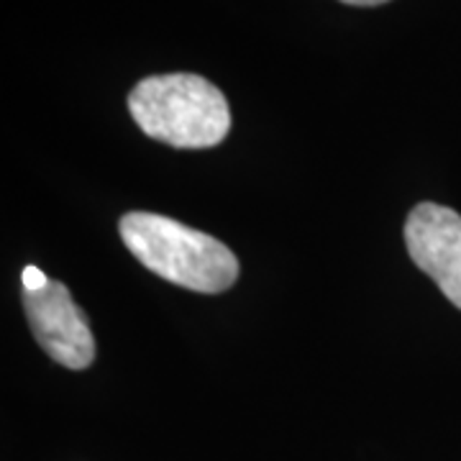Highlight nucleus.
<instances>
[{
    "instance_id": "nucleus-1",
    "label": "nucleus",
    "mask_w": 461,
    "mask_h": 461,
    "mask_svg": "<svg viewBox=\"0 0 461 461\" xmlns=\"http://www.w3.org/2000/svg\"><path fill=\"white\" fill-rule=\"evenodd\" d=\"M118 230L149 272L185 290L218 295L239 280V259L223 241L175 218L139 211L123 215Z\"/></svg>"
},
{
    "instance_id": "nucleus-2",
    "label": "nucleus",
    "mask_w": 461,
    "mask_h": 461,
    "mask_svg": "<svg viewBox=\"0 0 461 461\" xmlns=\"http://www.w3.org/2000/svg\"><path fill=\"white\" fill-rule=\"evenodd\" d=\"M129 111L141 131L175 149H208L230 129L226 95L200 75H154L136 85Z\"/></svg>"
},
{
    "instance_id": "nucleus-3",
    "label": "nucleus",
    "mask_w": 461,
    "mask_h": 461,
    "mask_svg": "<svg viewBox=\"0 0 461 461\" xmlns=\"http://www.w3.org/2000/svg\"><path fill=\"white\" fill-rule=\"evenodd\" d=\"M23 311L50 359L67 369H85L95 362L90 323L62 282L47 280L36 290H23Z\"/></svg>"
},
{
    "instance_id": "nucleus-4",
    "label": "nucleus",
    "mask_w": 461,
    "mask_h": 461,
    "mask_svg": "<svg viewBox=\"0 0 461 461\" xmlns=\"http://www.w3.org/2000/svg\"><path fill=\"white\" fill-rule=\"evenodd\" d=\"M405 247L415 267L461 311V215L438 203L415 205L405 221Z\"/></svg>"
},
{
    "instance_id": "nucleus-5",
    "label": "nucleus",
    "mask_w": 461,
    "mask_h": 461,
    "mask_svg": "<svg viewBox=\"0 0 461 461\" xmlns=\"http://www.w3.org/2000/svg\"><path fill=\"white\" fill-rule=\"evenodd\" d=\"M21 280H23V290H36V287L47 285L50 277H47L39 267H26L23 275H21Z\"/></svg>"
},
{
    "instance_id": "nucleus-6",
    "label": "nucleus",
    "mask_w": 461,
    "mask_h": 461,
    "mask_svg": "<svg viewBox=\"0 0 461 461\" xmlns=\"http://www.w3.org/2000/svg\"><path fill=\"white\" fill-rule=\"evenodd\" d=\"M346 5H364V8H369V5H382V3H387V0H341Z\"/></svg>"
}]
</instances>
